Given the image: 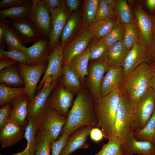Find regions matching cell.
<instances>
[{
    "label": "cell",
    "mask_w": 155,
    "mask_h": 155,
    "mask_svg": "<svg viewBox=\"0 0 155 155\" xmlns=\"http://www.w3.org/2000/svg\"><path fill=\"white\" fill-rule=\"evenodd\" d=\"M93 98L88 88H84L77 94L67 120L60 135L65 133L69 135L78 129L88 126L98 127V123L93 106Z\"/></svg>",
    "instance_id": "6da1fadb"
},
{
    "label": "cell",
    "mask_w": 155,
    "mask_h": 155,
    "mask_svg": "<svg viewBox=\"0 0 155 155\" xmlns=\"http://www.w3.org/2000/svg\"><path fill=\"white\" fill-rule=\"evenodd\" d=\"M122 95L118 90L100 98H93V108L98 126L101 128L104 137L108 139L115 135V119Z\"/></svg>",
    "instance_id": "7a4b0ae2"
},
{
    "label": "cell",
    "mask_w": 155,
    "mask_h": 155,
    "mask_svg": "<svg viewBox=\"0 0 155 155\" xmlns=\"http://www.w3.org/2000/svg\"><path fill=\"white\" fill-rule=\"evenodd\" d=\"M155 66L143 63L123 79L119 90L134 102L150 88V83Z\"/></svg>",
    "instance_id": "3957f363"
},
{
    "label": "cell",
    "mask_w": 155,
    "mask_h": 155,
    "mask_svg": "<svg viewBox=\"0 0 155 155\" xmlns=\"http://www.w3.org/2000/svg\"><path fill=\"white\" fill-rule=\"evenodd\" d=\"M134 102L122 94L117 111L115 123V133L122 142L134 135L135 131L134 115Z\"/></svg>",
    "instance_id": "277c9868"
},
{
    "label": "cell",
    "mask_w": 155,
    "mask_h": 155,
    "mask_svg": "<svg viewBox=\"0 0 155 155\" xmlns=\"http://www.w3.org/2000/svg\"><path fill=\"white\" fill-rule=\"evenodd\" d=\"M155 109V92L151 88L134 103L133 115L135 131L144 128Z\"/></svg>",
    "instance_id": "5b68a950"
},
{
    "label": "cell",
    "mask_w": 155,
    "mask_h": 155,
    "mask_svg": "<svg viewBox=\"0 0 155 155\" xmlns=\"http://www.w3.org/2000/svg\"><path fill=\"white\" fill-rule=\"evenodd\" d=\"M27 19L34 25L40 38L49 40L51 30L50 12L43 0H33Z\"/></svg>",
    "instance_id": "8992f818"
},
{
    "label": "cell",
    "mask_w": 155,
    "mask_h": 155,
    "mask_svg": "<svg viewBox=\"0 0 155 155\" xmlns=\"http://www.w3.org/2000/svg\"><path fill=\"white\" fill-rule=\"evenodd\" d=\"M67 117L52 108L46 107L35 121L36 132L49 131L54 141L57 140Z\"/></svg>",
    "instance_id": "52a82bcc"
},
{
    "label": "cell",
    "mask_w": 155,
    "mask_h": 155,
    "mask_svg": "<svg viewBox=\"0 0 155 155\" xmlns=\"http://www.w3.org/2000/svg\"><path fill=\"white\" fill-rule=\"evenodd\" d=\"M93 38L94 34L90 27L82 28L77 35L64 45L62 65H69L73 58L84 52Z\"/></svg>",
    "instance_id": "ba28073f"
},
{
    "label": "cell",
    "mask_w": 155,
    "mask_h": 155,
    "mask_svg": "<svg viewBox=\"0 0 155 155\" xmlns=\"http://www.w3.org/2000/svg\"><path fill=\"white\" fill-rule=\"evenodd\" d=\"M47 64L29 66L18 63L19 73L24 83V93L28 99L35 95L37 84L42 75L45 73Z\"/></svg>",
    "instance_id": "9c48e42d"
},
{
    "label": "cell",
    "mask_w": 155,
    "mask_h": 155,
    "mask_svg": "<svg viewBox=\"0 0 155 155\" xmlns=\"http://www.w3.org/2000/svg\"><path fill=\"white\" fill-rule=\"evenodd\" d=\"M74 94L64 87L59 82L48 97L46 107L56 110L61 115L67 117L68 110L73 99Z\"/></svg>",
    "instance_id": "30bf717a"
},
{
    "label": "cell",
    "mask_w": 155,
    "mask_h": 155,
    "mask_svg": "<svg viewBox=\"0 0 155 155\" xmlns=\"http://www.w3.org/2000/svg\"><path fill=\"white\" fill-rule=\"evenodd\" d=\"M70 11L65 0H63L60 6L50 12L52 26L49 38L51 53L58 43L65 24L70 16Z\"/></svg>",
    "instance_id": "8fae6325"
},
{
    "label": "cell",
    "mask_w": 155,
    "mask_h": 155,
    "mask_svg": "<svg viewBox=\"0 0 155 155\" xmlns=\"http://www.w3.org/2000/svg\"><path fill=\"white\" fill-rule=\"evenodd\" d=\"M63 46L60 42H58L50 55L46 71L37 88V92L45 82L52 84L59 80L61 74Z\"/></svg>",
    "instance_id": "7c38bea8"
},
{
    "label": "cell",
    "mask_w": 155,
    "mask_h": 155,
    "mask_svg": "<svg viewBox=\"0 0 155 155\" xmlns=\"http://www.w3.org/2000/svg\"><path fill=\"white\" fill-rule=\"evenodd\" d=\"M107 63L94 61L88 66V74L86 80V87L94 99L101 98L100 88L103 78L110 68Z\"/></svg>",
    "instance_id": "4fadbf2b"
},
{
    "label": "cell",
    "mask_w": 155,
    "mask_h": 155,
    "mask_svg": "<svg viewBox=\"0 0 155 155\" xmlns=\"http://www.w3.org/2000/svg\"><path fill=\"white\" fill-rule=\"evenodd\" d=\"M23 51L26 57V65L36 66L47 64L51 54L49 40L40 38L34 42L32 46L26 47Z\"/></svg>",
    "instance_id": "5bb4252c"
},
{
    "label": "cell",
    "mask_w": 155,
    "mask_h": 155,
    "mask_svg": "<svg viewBox=\"0 0 155 155\" xmlns=\"http://www.w3.org/2000/svg\"><path fill=\"white\" fill-rule=\"evenodd\" d=\"M143 63L150 64L148 49L140 39L128 51L123 66L124 77Z\"/></svg>",
    "instance_id": "9a60e30c"
},
{
    "label": "cell",
    "mask_w": 155,
    "mask_h": 155,
    "mask_svg": "<svg viewBox=\"0 0 155 155\" xmlns=\"http://www.w3.org/2000/svg\"><path fill=\"white\" fill-rule=\"evenodd\" d=\"M58 81L52 84L45 82L40 91L32 99H28L27 119L35 121L46 108L49 95Z\"/></svg>",
    "instance_id": "2e32d148"
},
{
    "label": "cell",
    "mask_w": 155,
    "mask_h": 155,
    "mask_svg": "<svg viewBox=\"0 0 155 155\" xmlns=\"http://www.w3.org/2000/svg\"><path fill=\"white\" fill-rule=\"evenodd\" d=\"M92 128L85 126L78 129L70 135L65 146L59 155H69L78 149L88 148L89 145L86 141Z\"/></svg>",
    "instance_id": "e0dca14e"
},
{
    "label": "cell",
    "mask_w": 155,
    "mask_h": 155,
    "mask_svg": "<svg viewBox=\"0 0 155 155\" xmlns=\"http://www.w3.org/2000/svg\"><path fill=\"white\" fill-rule=\"evenodd\" d=\"M28 98L24 93L19 94L10 102L12 108L9 120L21 125L25 129L27 124V106Z\"/></svg>",
    "instance_id": "ac0fdd59"
},
{
    "label": "cell",
    "mask_w": 155,
    "mask_h": 155,
    "mask_svg": "<svg viewBox=\"0 0 155 155\" xmlns=\"http://www.w3.org/2000/svg\"><path fill=\"white\" fill-rule=\"evenodd\" d=\"M135 20L140 34V39L148 49L152 43V16L147 13L140 6L135 7Z\"/></svg>",
    "instance_id": "d6986e66"
},
{
    "label": "cell",
    "mask_w": 155,
    "mask_h": 155,
    "mask_svg": "<svg viewBox=\"0 0 155 155\" xmlns=\"http://www.w3.org/2000/svg\"><path fill=\"white\" fill-rule=\"evenodd\" d=\"M121 143L123 154L155 155V146L153 144L148 141L137 140L134 135Z\"/></svg>",
    "instance_id": "ffe728a7"
},
{
    "label": "cell",
    "mask_w": 155,
    "mask_h": 155,
    "mask_svg": "<svg viewBox=\"0 0 155 155\" xmlns=\"http://www.w3.org/2000/svg\"><path fill=\"white\" fill-rule=\"evenodd\" d=\"M123 77V67H110L105 73L102 81L100 88L101 97H104L119 90Z\"/></svg>",
    "instance_id": "44dd1931"
},
{
    "label": "cell",
    "mask_w": 155,
    "mask_h": 155,
    "mask_svg": "<svg viewBox=\"0 0 155 155\" xmlns=\"http://www.w3.org/2000/svg\"><path fill=\"white\" fill-rule=\"evenodd\" d=\"M25 129L17 123L9 120L0 129V143L2 148L16 144L24 137Z\"/></svg>",
    "instance_id": "7402d4cb"
},
{
    "label": "cell",
    "mask_w": 155,
    "mask_h": 155,
    "mask_svg": "<svg viewBox=\"0 0 155 155\" xmlns=\"http://www.w3.org/2000/svg\"><path fill=\"white\" fill-rule=\"evenodd\" d=\"M59 81L64 87L74 94H77L84 88L78 75L68 64L62 65L61 74Z\"/></svg>",
    "instance_id": "603a6c76"
},
{
    "label": "cell",
    "mask_w": 155,
    "mask_h": 155,
    "mask_svg": "<svg viewBox=\"0 0 155 155\" xmlns=\"http://www.w3.org/2000/svg\"><path fill=\"white\" fill-rule=\"evenodd\" d=\"M8 21L10 24L17 31L25 43L34 42L40 38L35 27L27 18L10 19Z\"/></svg>",
    "instance_id": "cb8c5ba5"
},
{
    "label": "cell",
    "mask_w": 155,
    "mask_h": 155,
    "mask_svg": "<svg viewBox=\"0 0 155 155\" xmlns=\"http://www.w3.org/2000/svg\"><path fill=\"white\" fill-rule=\"evenodd\" d=\"M128 51L123 41L118 42L109 46L107 59L110 67H123Z\"/></svg>",
    "instance_id": "d4e9b609"
},
{
    "label": "cell",
    "mask_w": 155,
    "mask_h": 155,
    "mask_svg": "<svg viewBox=\"0 0 155 155\" xmlns=\"http://www.w3.org/2000/svg\"><path fill=\"white\" fill-rule=\"evenodd\" d=\"M17 63L0 71V83L11 87H24V82L20 74Z\"/></svg>",
    "instance_id": "484cf974"
},
{
    "label": "cell",
    "mask_w": 155,
    "mask_h": 155,
    "mask_svg": "<svg viewBox=\"0 0 155 155\" xmlns=\"http://www.w3.org/2000/svg\"><path fill=\"white\" fill-rule=\"evenodd\" d=\"M90 53L89 46L82 53L73 58L69 64L77 74L83 85L86 77L88 74Z\"/></svg>",
    "instance_id": "4316f807"
},
{
    "label": "cell",
    "mask_w": 155,
    "mask_h": 155,
    "mask_svg": "<svg viewBox=\"0 0 155 155\" xmlns=\"http://www.w3.org/2000/svg\"><path fill=\"white\" fill-rule=\"evenodd\" d=\"M82 18L80 13L77 11L70 16L67 21L61 36V43L64 45L71 40L81 26Z\"/></svg>",
    "instance_id": "83f0119b"
},
{
    "label": "cell",
    "mask_w": 155,
    "mask_h": 155,
    "mask_svg": "<svg viewBox=\"0 0 155 155\" xmlns=\"http://www.w3.org/2000/svg\"><path fill=\"white\" fill-rule=\"evenodd\" d=\"M27 124L25 129L24 137L27 141L25 149L22 151L11 154L0 155H34L36 147V128L35 121L31 118L27 119Z\"/></svg>",
    "instance_id": "f1b7e54d"
},
{
    "label": "cell",
    "mask_w": 155,
    "mask_h": 155,
    "mask_svg": "<svg viewBox=\"0 0 155 155\" xmlns=\"http://www.w3.org/2000/svg\"><path fill=\"white\" fill-rule=\"evenodd\" d=\"M32 5V1L28 0L20 6L2 9L0 11V18H8L13 20L27 18Z\"/></svg>",
    "instance_id": "f546056e"
},
{
    "label": "cell",
    "mask_w": 155,
    "mask_h": 155,
    "mask_svg": "<svg viewBox=\"0 0 155 155\" xmlns=\"http://www.w3.org/2000/svg\"><path fill=\"white\" fill-rule=\"evenodd\" d=\"M117 20L126 26L133 23L135 19L131 9L125 0H117L113 10Z\"/></svg>",
    "instance_id": "4dcf8cb0"
},
{
    "label": "cell",
    "mask_w": 155,
    "mask_h": 155,
    "mask_svg": "<svg viewBox=\"0 0 155 155\" xmlns=\"http://www.w3.org/2000/svg\"><path fill=\"white\" fill-rule=\"evenodd\" d=\"M3 41L7 51L20 50L23 51L26 47L25 43L19 34L10 24L4 34Z\"/></svg>",
    "instance_id": "1f68e13d"
},
{
    "label": "cell",
    "mask_w": 155,
    "mask_h": 155,
    "mask_svg": "<svg viewBox=\"0 0 155 155\" xmlns=\"http://www.w3.org/2000/svg\"><path fill=\"white\" fill-rule=\"evenodd\" d=\"M53 140L49 131L44 130L36 132V147L34 155H51Z\"/></svg>",
    "instance_id": "d6a6232c"
},
{
    "label": "cell",
    "mask_w": 155,
    "mask_h": 155,
    "mask_svg": "<svg viewBox=\"0 0 155 155\" xmlns=\"http://www.w3.org/2000/svg\"><path fill=\"white\" fill-rule=\"evenodd\" d=\"M100 0L84 1L81 26L90 27L95 20Z\"/></svg>",
    "instance_id": "836d02e7"
},
{
    "label": "cell",
    "mask_w": 155,
    "mask_h": 155,
    "mask_svg": "<svg viewBox=\"0 0 155 155\" xmlns=\"http://www.w3.org/2000/svg\"><path fill=\"white\" fill-rule=\"evenodd\" d=\"M116 18L109 19L98 20L90 27L94 38L100 39L107 35L118 22Z\"/></svg>",
    "instance_id": "e575fe53"
},
{
    "label": "cell",
    "mask_w": 155,
    "mask_h": 155,
    "mask_svg": "<svg viewBox=\"0 0 155 155\" xmlns=\"http://www.w3.org/2000/svg\"><path fill=\"white\" fill-rule=\"evenodd\" d=\"M134 136L137 140L149 141L155 146V109L145 126L135 131Z\"/></svg>",
    "instance_id": "d590c367"
},
{
    "label": "cell",
    "mask_w": 155,
    "mask_h": 155,
    "mask_svg": "<svg viewBox=\"0 0 155 155\" xmlns=\"http://www.w3.org/2000/svg\"><path fill=\"white\" fill-rule=\"evenodd\" d=\"M140 39V34L136 21L125 26L123 42L129 51Z\"/></svg>",
    "instance_id": "8d00e7d4"
},
{
    "label": "cell",
    "mask_w": 155,
    "mask_h": 155,
    "mask_svg": "<svg viewBox=\"0 0 155 155\" xmlns=\"http://www.w3.org/2000/svg\"><path fill=\"white\" fill-rule=\"evenodd\" d=\"M108 48L100 39L94 42L90 46L89 61H99L107 63Z\"/></svg>",
    "instance_id": "74e56055"
},
{
    "label": "cell",
    "mask_w": 155,
    "mask_h": 155,
    "mask_svg": "<svg viewBox=\"0 0 155 155\" xmlns=\"http://www.w3.org/2000/svg\"><path fill=\"white\" fill-rule=\"evenodd\" d=\"M125 26L118 21L109 33L100 39L108 47L119 41H123Z\"/></svg>",
    "instance_id": "f35d334b"
},
{
    "label": "cell",
    "mask_w": 155,
    "mask_h": 155,
    "mask_svg": "<svg viewBox=\"0 0 155 155\" xmlns=\"http://www.w3.org/2000/svg\"><path fill=\"white\" fill-rule=\"evenodd\" d=\"M25 93L24 87L14 88L7 86L3 84H0V105L10 103L19 94Z\"/></svg>",
    "instance_id": "ab89813d"
},
{
    "label": "cell",
    "mask_w": 155,
    "mask_h": 155,
    "mask_svg": "<svg viewBox=\"0 0 155 155\" xmlns=\"http://www.w3.org/2000/svg\"><path fill=\"white\" fill-rule=\"evenodd\" d=\"M123 154L121 143L119 139L114 136L108 139V142L102 146L100 150L95 155H122Z\"/></svg>",
    "instance_id": "60d3db41"
},
{
    "label": "cell",
    "mask_w": 155,
    "mask_h": 155,
    "mask_svg": "<svg viewBox=\"0 0 155 155\" xmlns=\"http://www.w3.org/2000/svg\"><path fill=\"white\" fill-rule=\"evenodd\" d=\"M7 59L18 63L26 64V57L23 51L20 50L5 51L0 48V61Z\"/></svg>",
    "instance_id": "b9f144b4"
},
{
    "label": "cell",
    "mask_w": 155,
    "mask_h": 155,
    "mask_svg": "<svg viewBox=\"0 0 155 155\" xmlns=\"http://www.w3.org/2000/svg\"><path fill=\"white\" fill-rule=\"evenodd\" d=\"M115 18L113 10L108 5L105 0H100L94 22L100 19H109Z\"/></svg>",
    "instance_id": "7bdbcfd3"
},
{
    "label": "cell",
    "mask_w": 155,
    "mask_h": 155,
    "mask_svg": "<svg viewBox=\"0 0 155 155\" xmlns=\"http://www.w3.org/2000/svg\"><path fill=\"white\" fill-rule=\"evenodd\" d=\"M69 136L65 133L61 135L59 139L53 140L51 145L52 155H59L65 146Z\"/></svg>",
    "instance_id": "ee69618b"
},
{
    "label": "cell",
    "mask_w": 155,
    "mask_h": 155,
    "mask_svg": "<svg viewBox=\"0 0 155 155\" xmlns=\"http://www.w3.org/2000/svg\"><path fill=\"white\" fill-rule=\"evenodd\" d=\"M12 108L10 103L4 104L0 107V129L8 121L10 113Z\"/></svg>",
    "instance_id": "f6af8a7d"
},
{
    "label": "cell",
    "mask_w": 155,
    "mask_h": 155,
    "mask_svg": "<svg viewBox=\"0 0 155 155\" xmlns=\"http://www.w3.org/2000/svg\"><path fill=\"white\" fill-rule=\"evenodd\" d=\"M9 23L6 18H0V48L4 50L5 46L4 42V34Z\"/></svg>",
    "instance_id": "bcb514c9"
},
{
    "label": "cell",
    "mask_w": 155,
    "mask_h": 155,
    "mask_svg": "<svg viewBox=\"0 0 155 155\" xmlns=\"http://www.w3.org/2000/svg\"><path fill=\"white\" fill-rule=\"evenodd\" d=\"M28 0H3L0 2V8L2 9L18 6L26 3Z\"/></svg>",
    "instance_id": "7dc6e473"
},
{
    "label": "cell",
    "mask_w": 155,
    "mask_h": 155,
    "mask_svg": "<svg viewBox=\"0 0 155 155\" xmlns=\"http://www.w3.org/2000/svg\"><path fill=\"white\" fill-rule=\"evenodd\" d=\"M90 135L91 140L96 142L100 141L104 137L101 130H100L98 127L92 128Z\"/></svg>",
    "instance_id": "c3c4849f"
},
{
    "label": "cell",
    "mask_w": 155,
    "mask_h": 155,
    "mask_svg": "<svg viewBox=\"0 0 155 155\" xmlns=\"http://www.w3.org/2000/svg\"><path fill=\"white\" fill-rule=\"evenodd\" d=\"M44 4L50 12L60 6L63 0H43Z\"/></svg>",
    "instance_id": "681fc988"
},
{
    "label": "cell",
    "mask_w": 155,
    "mask_h": 155,
    "mask_svg": "<svg viewBox=\"0 0 155 155\" xmlns=\"http://www.w3.org/2000/svg\"><path fill=\"white\" fill-rule=\"evenodd\" d=\"M65 3L70 11L77 10L79 6L80 1L79 0H66Z\"/></svg>",
    "instance_id": "f907efd6"
},
{
    "label": "cell",
    "mask_w": 155,
    "mask_h": 155,
    "mask_svg": "<svg viewBox=\"0 0 155 155\" xmlns=\"http://www.w3.org/2000/svg\"><path fill=\"white\" fill-rule=\"evenodd\" d=\"M148 55L150 64L155 66V42H152L148 49Z\"/></svg>",
    "instance_id": "816d5d0a"
},
{
    "label": "cell",
    "mask_w": 155,
    "mask_h": 155,
    "mask_svg": "<svg viewBox=\"0 0 155 155\" xmlns=\"http://www.w3.org/2000/svg\"><path fill=\"white\" fill-rule=\"evenodd\" d=\"M18 63L10 59H7L0 61V71L12 65Z\"/></svg>",
    "instance_id": "f5cc1de1"
},
{
    "label": "cell",
    "mask_w": 155,
    "mask_h": 155,
    "mask_svg": "<svg viewBox=\"0 0 155 155\" xmlns=\"http://www.w3.org/2000/svg\"><path fill=\"white\" fill-rule=\"evenodd\" d=\"M146 3L150 11H153L155 10V0H146Z\"/></svg>",
    "instance_id": "db71d44e"
},
{
    "label": "cell",
    "mask_w": 155,
    "mask_h": 155,
    "mask_svg": "<svg viewBox=\"0 0 155 155\" xmlns=\"http://www.w3.org/2000/svg\"><path fill=\"white\" fill-rule=\"evenodd\" d=\"M150 87L155 92V69L150 79Z\"/></svg>",
    "instance_id": "11a10c76"
},
{
    "label": "cell",
    "mask_w": 155,
    "mask_h": 155,
    "mask_svg": "<svg viewBox=\"0 0 155 155\" xmlns=\"http://www.w3.org/2000/svg\"><path fill=\"white\" fill-rule=\"evenodd\" d=\"M108 5L113 10L116 5L117 0H105Z\"/></svg>",
    "instance_id": "9f6ffc18"
},
{
    "label": "cell",
    "mask_w": 155,
    "mask_h": 155,
    "mask_svg": "<svg viewBox=\"0 0 155 155\" xmlns=\"http://www.w3.org/2000/svg\"><path fill=\"white\" fill-rule=\"evenodd\" d=\"M152 43L155 42V23L152 24Z\"/></svg>",
    "instance_id": "6f0895ef"
},
{
    "label": "cell",
    "mask_w": 155,
    "mask_h": 155,
    "mask_svg": "<svg viewBox=\"0 0 155 155\" xmlns=\"http://www.w3.org/2000/svg\"><path fill=\"white\" fill-rule=\"evenodd\" d=\"M152 23H155V13L153 16H152Z\"/></svg>",
    "instance_id": "680465c9"
},
{
    "label": "cell",
    "mask_w": 155,
    "mask_h": 155,
    "mask_svg": "<svg viewBox=\"0 0 155 155\" xmlns=\"http://www.w3.org/2000/svg\"><path fill=\"white\" fill-rule=\"evenodd\" d=\"M122 155H134L129 154H122ZM144 155V154H137V155Z\"/></svg>",
    "instance_id": "91938a15"
}]
</instances>
